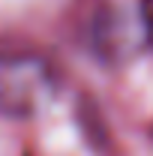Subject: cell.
Listing matches in <instances>:
<instances>
[{"mask_svg":"<svg viewBox=\"0 0 153 156\" xmlns=\"http://www.w3.org/2000/svg\"><path fill=\"white\" fill-rule=\"evenodd\" d=\"M60 78L54 63L39 54L0 57V114L33 117L57 96Z\"/></svg>","mask_w":153,"mask_h":156,"instance_id":"cell-1","label":"cell"}]
</instances>
